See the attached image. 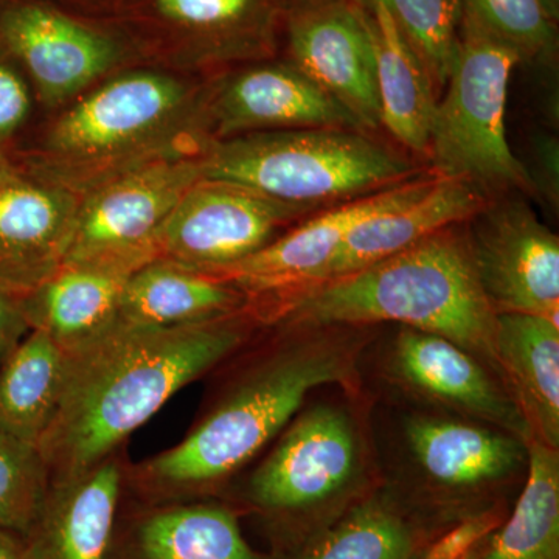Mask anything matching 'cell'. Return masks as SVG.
Returning <instances> with one entry per match:
<instances>
[{
  "mask_svg": "<svg viewBox=\"0 0 559 559\" xmlns=\"http://www.w3.org/2000/svg\"><path fill=\"white\" fill-rule=\"evenodd\" d=\"M205 112L218 140L305 128L362 131L347 110L293 62L257 66L230 76L210 98Z\"/></svg>",
  "mask_w": 559,
  "mask_h": 559,
  "instance_id": "obj_15",
  "label": "cell"
},
{
  "mask_svg": "<svg viewBox=\"0 0 559 559\" xmlns=\"http://www.w3.org/2000/svg\"><path fill=\"white\" fill-rule=\"evenodd\" d=\"M527 476L513 510L468 559H559V450L527 441Z\"/></svg>",
  "mask_w": 559,
  "mask_h": 559,
  "instance_id": "obj_23",
  "label": "cell"
},
{
  "mask_svg": "<svg viewBox=\"0 0 559 559\" xmlns=\"http://www.w3.org/2000/svg\"><path fill=\"white\" fill-rule=\"evenodd\" d=\"M528 165H524L533 194L543 198L551 209L559 207V142L555 134L539 131L530 143Z\"/></svg>",
  "mask_w": 559,
  "mask_h": 559,
  "instance_id": "obj_32",
  "label": "cell"
},
{
  "mask_svg": "<svg viewBox=\"0 0 559 559\" xmlns=\"http://www.w3.org/2000/svg\"><path fill=\"white\" fill-rule=\"evenodd\" d=\"M3 32L50 102L79 94L119 60L112 40L43 7L10 11Z\"/></svg>",
  "mask_w": 559,
  "mask_h": 559,
  "instance_id": "obj_17",
  "label": "cell"
},
{
  "mask_svg": "<svg viewBox=\"0 0 559 559\" xmlns=\"http://www.w3.org/2000/svg\"><path fill=\"white\" fill-rule=\"evenodd\" d=\"M481 289L498 314L559 316V238L527 202H489L466 221Z\"/></svg>",
  "mask_w": 559,
  "mask_h": 559,
  "instance_id": "obj_12",
  "label": "cell"
},
{
  "mask_svg": "<svg viewBox=\"0 0 559 559\" xmlns=\"http://www.w3.org/2000/svg\"><path fill=\"white\" fill-rule=\"evenodd\" d=\"M0 559H28V551L21 546L13 532L0 528Z\"/></svg>",
  "mask_w": 559,
  "mask_h": 559,
  "instance_id": "obj_36",
  "label": "cell"
},
{
  "mask_svg": "<svg viewBox=\"0 0 559 559\" xmlns=\"http://www.w3.org/2000/svg\"><path fill=\"white\" fill-rule=\"evenodd\" d=\"M28 329L21 305L0 293V358H5L20 344Z\"/></svg>",
  "mask_w": 559,
  "mask_h": 559,
  "instance_id": "obj_35",
  "label": "cell"
},
{
  "mask_svg": "<svg viewBox=\"0 0 559 559\" xmlns=\"http://www.w3.org/2000/svg\"><path fill=\"white\" fill-rule=\"evenodd\" d=\"M358 2L373 43L381 127L407 150L429 154L439 92L388 7L381 0Z\"/></svg>",
  "mask_w": 559,
  "mask_h": 559,
  "instance_id": "obj_20",
  "label": "cell"
},
{
  "mask_svg": "<svg viewBox=\"0 0 559 559\" xmlns=\"http://www.w3.org/2000/svg\"><path fill=\"white\" fill-rule=\"evenodd\" d=\"M285 337L246 371L187 439L151 460L146 473L176 487L229 479L255 459L307 403L336 385L360 389V364L380 326H283Z\"/></svg>",
  "mask_w": 559,
  "mask_h": 559,
  "instance_id": "obj_3",
  "label": "cell"
},
{
  "mask_svg": "<svg viewBox=\"0 0 559 559\" xmlns=\"http://www.w3.org/2000/svg\"><path fill=\"white\" fill-rule=\"evenodd\" d=\"M289 50L293 64L347 110L360 130L381 128L373 43L358 0L294 11Z\"/></svg>",
  "mask_w": 559,
  "mask_h": 559,
  "instance_id": "obj_14",
  "label": "cell"
},
{
  "mask_svg": "<svg viewBox=\"0 0 559 559\" xmlns=\"http://www.w3.org/2000/svg\"><path fill=\"white\" fill-rule=\"evenodd\" d=\"M441 535L381 484L307 546L282 559H423Z\"/></svg>",
  "mask_w": 559,
  "mask_h": 559,
  "instance_id": "obj_21",
  "label": "cell"
},
{
  "mask_svg": "<svg viewBox=\"0 0 559 559\" xmlns=\"http://www.w3.org/2000/svg\"><path fill=\"white\" fill-rule=\"evenodd\" d=\"M193 109L190 87L170 75L134 72L114 79L72 106L50 131L51 176L61 186L91 190L145 165L140 159L179 156L168 146L183 134Z\"/></svg>",
  "mask_w": 559,
  "mask_h": 559,
  "instance_id": "obj_7",
  "label": "cell"
},
{
  "mask_svg": "<svg viewBox=\"0 0 559 559\" xmlns=\"http://www.w3.org/2000/svg\"><path fill=\"white\" fill-rule=\"evenodd\" d=\"M47 465L35 444L0 433V528L27 533L47 502Z\"/></svg>",
  "mask_w": 559,
  "mask_h": 559,
  "instance_id": "obj_29",
  "label": "cell"
},
{
  "mask_svg": "<svg viewBox=\"0 0 559 559\" xmlns=\"http://www.w3.org/2000/svg\"><path fill=\"white\" fill-rule=\"evenodd\" d=\"M441 95L457 53L462 0H381Z\"/></svg>",
  "mask_w": 559,
  "mask_h": 559,
  "instance_id": "obj_28",
  "label": "cell"
},
{
  "mask_svg": "<svg viewBox=\"0 0 559 559\" xmlns=\"http://www.w3.org/2000/svg\"><path fill=\"white\" fill-rule=\"evenodd\" d=\"M333 2V0H294L296 9L294 11L312 9V7L323 5V3Z\"/></svg>",
  "mask_w": 559,
  "mask_h": 559,
  "instance_id": "obj_38",
  "label": "cell"
},
{
  "mask_svg": "<svg viewBox=\"0 0 559 559\" xmlns=\"http://www.w3.org/2000/svg\"><path fill=\"white\" fill-rule=\"evenodd\" d=\"M543 9L546 10V13L549 14L550 20L554 22L558 21L559 14V0H539Z\"/></svg>",
  "mask_w": 559,
  "mask_h": 559,
  "instance_id": "obj_37",
  "label": "cell"
},
{
  "mask_svg": "<svg viewBox=\"0 0 559 559\" xmlns=\"http://www.w3.org/2000/svg\"><path fill=\"white\" fill-rule=\"evenodd\" d=\"M503 520H506V514H487V516L462 522V524L455 525L454 528L443 533L430 546L428 554L423 559L463 558L484 536L498 527Z\"/></svg>",
  "mask_w": 559,
  "mask_h": 559,
  "instance_id": "obj_33",
  "label": "cell"
},
{
  "mask_svg": "<svg viewBox=\"0 0 559 559\" xmlns=\"http://www.w3.org/2000/svg\"><path fill=\"white\" fill-rule=\"evenodd\" d=\"M27 91L20 76L0 66V139L16 130L28 112Z\"/></svg>",
  "mask_w": 559,
  "mask_h": 559,
  "instance_id": "obj_34",
  "label": "cell"
},
{
  "mask_svg": "<svg viewBox=\"0 0 559 559\" xmlns=\"http://www.w3.org/2000/svg\"><path fill=\"white\" fill-rule=\"evenodd\" d=\"M439 178L436 173H426L369 197L333 205L252 255L209 275L234 283L249 300L255 297L274 300L305 288L318 278L356 224L382 210L417 200Z\"/></svg>",
  "mask_w": 559,
  "mask_h": 559,
  "instance_id": "obj_13",
  "label": "cell"
},
{
  "mask_svg": "<svg viewBox=\"0 0 559 559\" xmlns=\"http://www.w3.org/2000/svg\"><path fill=\"white\" fill-rule=\"evenodd\" d=\"M392 436L382 484L441 533L509 513L527 476V441L477 419L404 406Z\"/></svg>",
  "mask_w": 559,
  "mask_h": 559,
  "instance_id": "obj_5",
  "label": "cell"
},
{
  "mask_svg": "<svg viewBox=\"0 0 559 559\" xmlns=\"http://www.w3.org/2000/svg\"><path fill=\"white\" fill-rule=\"evenodd\" d=\"M270 312L282 326L395 323L426 331L455 342L500 378L498 312L481 289L466 223L444 227L352 274L270 300Z\"/></svg>",
  "mask_w": 559,
  "mask_h": 559,
  "instance_id": "obj_2",
  "label": "cell"
},
{
  "mask_svg": "<svg viewBox=\"0 0 559 559\" xmlns=\"http://www.w3.org/2000/svg\"><path fill=\"white\" fill-rule=\"evenodd\" d=\"M168 20L224 40L227 53L253 51V36L266 33V0H157Z\"/></svg>",
  "mask_w": 559,
  "mask_h": 559,
  "instance_id": "obj_30",
  "label": "cell"
},
{
  "mask_svg": "<svg viewBox=\"0 0 559 559\" xmlns=\"http://www.w3.org/2000/svg\"><path fill=\"white\" fill-rule=\"evenodd\" d=\"M53 506L46 502L47 559H105L120 492L114 462L62 480Z\"/></svg>",
  "mask_w": 559,
  "mask_h": 559,
  "instance_id": "obj_26",
  "label": "cell"
},
{
  "mask_svg": "<svg viewBox=\"0 0 559 559\" xmlns=\"http://www.w3.org/2000/svg\"><path fill=\"white\" fill-rule=\"evenodd\" d=\"M202 178L224 180L289 204L369 197L426 175L399 151L348 128L252 132L215 140L200 156Z\"/></svg>",
  "mask_w": 559,
  "mask_h": 559,
  "instance_id": "obj_6",
  "label": "cell"
},
{
  "mask_svg": "<svg viewBox=\"0 0 559 559\" xmlns=\"http://www.w3.org/2000/svg\"><path fill=\"white\" fill-rule=\"evenodd\" d=\"M312 210L237 183L202 178L162 224L157 253L159 259L209 274L252 255L275 240L283 226Z\"/></svg>",
  "mask_w": 559,
  "mask_h": 559,
  "instance_id": "obj_11",
  "label": "cell"
},
{
  "mask_svg": "<svg viewBox=\"0 0 559 559\" xmlns=\"http://www.w3.org/2000/svg\"><path fill=\"white\" fill-rule=\"evenodd\" d=\"M145 559H272L249 546L237 514L219 506H191L150 518L139 535Z\"/></svg>",
  "mask_w": 559,
  "mask_h": 559,
  "instance_id": "obj_27",
  "label": "cell"
},
{
  "mask_svg": "<svg viewBox=\"0 0 559 559\" xmlns=\"http://www.w3.org/2000/svg\"><path fill=\"white\" fill-rule=\"evenodd\" d=\"M468 554H469V551H468ZM468 554H466L465 557L460 558V559H468Z\"/></svg>",
  "mask_w": 559,
  "mask_h": 559,
  "instance_id": "obj_39",
  "label": "cell"
},
{
  "mask_svg": "<svg viewBox=\"0 0 559 559\" xmlns=\"http://www.w3.org/2000/svg\"><path fill=\"white\" fill-rule=\"evenodd\" d=\"M491 200L488 191L471 180L440 176L417 200L382 210L356 224L333 259L308 286L352 274L411 248L444 227L466 223Z\"/></svg>",
  "mask_w": 559,
  "mask_h": 559,
  "instance_id": "obj_16",
  "label": "cell"
},
{
  "mask_svg": "<svg viewBox=\"0 0 559 559\" xmlns=\"http://www.w3.org/2000/svg\"><path fill=\"white\" fill-rule=\"evenodd\" d=\"M370 407L360 389L301 409L257 466L248 498L285 528L296 554L382 484Z\"/></svg>",
  "mask_w": 559,
  "mask_h": 559,
  "instance_id": "obj_4",
  "label": "cell"
},
{
  "mask_svg": "<svg viewBox=\"0 0 559 559\" xmlns=\"http://www.w3.org/2000/svg\"><path fill=\"white\" fill-rule=\"evenodd\" d=\"M68 355L49 334L32 330L0 369V433L38 447L60 403Z\"/></svg>",
  "mask_w": 559,
  "mask_h": 559,
  "instance_id": "obj_25",
  "label": "cell"
},
{
  "mask_svg": "<svg viewBox=\"0 0 559 559\" xmlns=\"http://www.w3.org/2000/svg\"><path fill=\"white\" fill-rule=\"evenodd\" d=\"M520 51L462 11L457 53L430 132L433 173L477 183L489 194H533L507 138V98Z\"/></svg>",
  "mask_w": 559,
  "mask_h": 559,
  "instance_id": "obj_8",
  "label": "cell"
},
{
  "mask_svg": "<svg viewBox=\"0 0 559 559\" xmlns=\"http://www.w3.org/2000/svg\"><path fill=\"white\" fill-rule=\"evenodd\" d=\"M495 349L500 378L532 439L559 450V322L502 312L496 320Z\"/></svg>",
  "mask_w": 559,
  "mask_h": 559,
  "instance_id": "obj_19",
  "label": "cell"
},
{
  "mask_svg": "<svg viewBox=\"0 0 559 559\" xmlns=\"http://www.w3.org/2000/svg\"><path fill=\"white\" fill-rule=\"evenodd\" d=\"M462 9L485 31L520 51L522 60H554L557 53L555 22L539 0H462Z\"/></svg>",
  "mask_w": 559,
  "mask_h": 559,
  "instance_id": "obj_31",
  "label": "cell"
},
{
  "mask_svg": "<svg viewBox=\"0 0 559 559\" xmlns=\"http://www.w3.org/2000/svg\"><path fill=\"white\" fill-rule=\"evenodd\" d=\"M79 202L61 187L0 190V259L27 267L35 283L61 266Z\"/></svg>",
  "mask_w": 559,
  "mask_h": 559,
  "instance_id": "obj_24",
  "label": "cell"
},
{
  "mask_svg": "<svg viewBox=\"0 0 559 559\" xmlns=\"http://www.w3.org/2000/svg\"><path fill=\"white\" fill-rule=\"evenodd\" d=\"M143 264L134 260L61 264L36 285L28 304L21 305L28 326L49 334L64 352L94 340L119 320L124 286Z\"/></svg>",
  "mask_w": 559,
  "mask_h": 559,
  "instance_id": "obj_18",
  "label": "cell"
},
{
  "mask_svg": "<svg viewBox=\"0 0 559 559\" xmlns=\"http://www.w3.org/2000/svg\"><path fill=\"white\" fill-rule=\"evenodd\" d=\"M249 301L234 283L156 259L132 272L119 320L160 329L191 325L237 314Z\"/></svg>",
  "mask_w": 559,
  "mask_h": 559,
  "instance_id": "obj_22",
  "label": "cell"
},
{
  "mask_svg": "<svg viewBox=\"0 0 559 559\" xmlns=\"http://www.w3.org/2000/svg\"><path fill=\"white\" fill-rule=\"evenodd\" d=\"M200 179V157L182 154L98 183L76 207L61 264L159 259L157 231Z\"/></svg>",
  "mask_w": 559,
  "mask_h": 559,
  "instance_id": "obj_10",
  "label": "cell"
},
{
  "mask_svg": "<svg viewBox=\"0 0 559 559\" xmlns=\"http://www.w3.org/2000/svg\"><path fill=\"white\" fill-rule=\"evenodd\" d=\"M249 330L242 311L168 329L117 320L66 352L60 403L38 443L47 468L66 480L97 466L180 389L237 352Z\"/></svg>",
  "mask_w": 559,
  "mask_h": 559,
  "instance_id": "obj_1",
  "label": "cell"
},
{
  "mask_svg": "<svg viewBox=\"0 0 559 559\" xmlns=\"http://www.w3.org/2000/svg\"><path fill=\"white\" fill-rule=\"evenodd\" d=\"M373 356L377 377L404 406L477 419L525 441L532 439L502 380L455 342L399 325Z\"/></svg>",
  "mask_w": 559,
  "mask_h": 559,
  "instance_id": "obj_9",
  "label": "cell"
}]
</instances>
